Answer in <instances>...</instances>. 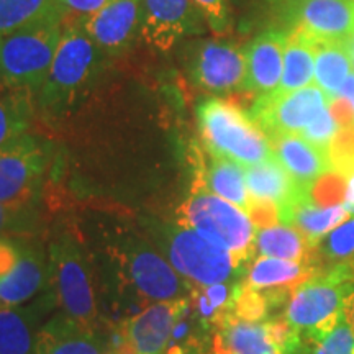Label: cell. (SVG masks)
I'll list each match as a JSON object with an SVG mask.
<instances>
[{
  "label": "cell",
  "instance_id": "1",
  "mask_svg": "<svg viewBox=\"0 0 354 354\" xmlns=\"http://www.w3.org/2000/svg\"><path fill=\"white\" fill-rule=\"evenodd\" d=\"M353 282L354 259L320 269L292 292L282 318L302 339L328 333L343 320Z\"/></svg>",
  "mask_w": 354,
  "mask_h": 354
},
{
  "label": "cell",
  "instance_id": "2",
  "mask_svg": "<svg viewBox=\"0 0 354 354\" xmlns=\"http://www.w3.org/2000/svg\"><path fill=\"white\" fill-rule=\"evenodd\" d=\"M197 120L203 149L214 156L227 158L243 167L272 158L268 136L236 104L218 97L203 100L197 107Z\"/></svg>",
  "mask_w": 354,
  "mask_h": 354
},
{
  "label": "cell",
  "instance_id": "3",
  "mask_svg": "<svg viewBox=\"0 0 354 354\" xmlns=\"http://www.w3.org/2000/svg\"><path fill=\"white\" fill-rule=\"evenodd\" d=\"M177 223L197 230L203 236L227 248L241 263L254 258L256 227L250 215L234 203L212 194L194 179L189 197L177 209Z\"/></svg>",
  "mask_w": 354,
  "mask_h": 354
},
{
  "label": "cell",
  "instance_id": "4",
  "mask_svg": "<svg viewBox=\"0 0 354 354\" xmlns=\"http://www.w3.org/2000/svg\"><path fill=\"white\" fill-rule=\"evenodd\" d=\"M162 238L167 261L194 286H214L243 277L246 264L197 230L176 223L165 230Z\"/></svg>",
  "mask_w": 354,
  "mask_h": 354
},
{
  "label": "cell",
  "instance_id": "5",
  "mask_svg": "<svg viewBox=\"0 0 354 354\" xmlns=\"http://www.w3.org/2000/svg\"><path fill=\"white\" fill-rule=\"evenodd\" d=\"M61 25L0 35V86L41 91L61 41Z\"/></svg>",
  "mask_w": 354,
  "mask_h": 354
},
{
  "label": "cell",
  "instance_id": "6",
  "mask_svg": "<svg viewBox=\"0 0 354 354\" xmlns=\"http://www.w3.org/2000/svg\"><path fill=\"white\" fill-rule=\"evenodd\" d=\"M100 51L82 25L66 26L41 87L43 107H61L84 91L99 68Z\"/></svg>",
  "mask_w": 354,
  "mask_h": 354
},
{
  "label": "cell",
  "instance_id": "7",
  "mask_svg": "<svg viewBox=\"0 0 354 354\" xmlns=\"http://www.w3.org/2000/svg\"><path fill=\"white\" fill-rule=\"evenodd\" d=\"M277 30H300L315 41H346L354 35L353 0H268Z\"/></svg>",
  "mask_w": 354,
  "mask_h": 354
},
{
  "label": "cell",
  "instance_id": "8",
  "mask_svg": "<svg viewBox=\"0 0 354 354\" xmlns=\"http://www.w3.org/2000/svg\"><path fill=\"white\" fill-rule=\"evenodd\" d=\"M50 272L66 315L92 326L97 307L91 268L84 250L73 238H57L51 245Z\"/></svg>",
  "mask_w": 354,
  "mask_h": 354
},
{
  "label": "cell",
  "instance_id": "9",
  "mask_svg": "<svg viewBox=\"0 0 354 354\" xmlns=\"http://www.w3.org/2000/svg\"><path fill=\"white\" fill-rule=\"evenodd\" d=\"M214 354H302V338L282 317L248 322L228 315L214 331Z\"/></svg>",
  "mask_w": 354,
  "mask_h": 354
},
{
  "label": "cell",
  "instance_id": "10",
  "mask_svg": "<svg viewBox=\"0 0 354 354\" xmlns=\"http://www.w3.org/2000/svg\"><path fill=\"white\" fill-rule=\"evenodd\" d=\"M330 102L331 99L320 87L307 86L286 94L272 92L256 97L250 115L268 140L277 135H302Z\"/></svg>",
  "mask_w": 354,
  "mask_h": 354
},
{
  "label": "cell",
  "instance_id": "11",
  "mask_svg": "<svg viewBox=\"0 0 354 354\" xmlns=\"http://www.w3.org/2000/svg\"><path fill=\"white\" fill-rule=\"evenodd\" d=\"M120 259L125 266L127 279L141 297L166 302L187 299L190 287L169 261L143 241H135L122 248Z\"/></svg>",
  "mask_w": 354,
  "mask_h": 354
},
{
  "label": "cell",
  "instance_id": "12",
  "mask_svg": "<svg viewBox=\"0 0 354 354\" xmlns=\"http://www.w3.org/2000/svg\"><path fill=\"white\" fill-rule=\"evenodd\" d=\"M44 171V154L35 138L20 135L0 148V205L24 210Z\"/></svg>",
  "mask_w": 354,
  "mask_h": 354
},
{
  "label": "cell",
  "instance_id": "13",
  "mask_svg": "<svg viewBox=\"0 0 354 354\" xmlns=\"http://www.w3.org/2000/svg\"><path fill=\"white\" fill-rule=\"evenodd\" d=\"M203 15L194 0H141V37L169 51L185 35L203 32Z\"/></svg>",
  "mask_w": 354,
  "mask_h": 354
},
{
  "label": "cell",
  "instance_id": "14",
  "mask_svg": "<svg viewBox=\"0 0 354 354\" xmlns=\"http://www.w3.org/2000/svg\"><path fill=\"white\" fill-rule=\"evenodd\" d=\"M190 79L203 91L230 94L245 91L246 56L236 44L203 41L190 59Z\"/></svg>",
  "mask_w": 354,
  "mask_h": 354
},
{
  "label": "cell",
  "instance_id": "15",
  "mask_svg": "<svg viewBox=\"0 0 354 354\" xmlns=\"http://www.w3.org/2000/svg\"><path fill=\"white\" fill-rule=\"evenodd\" d=\"M189 308V297L166 300L149 305L130 318L125 325V338L131 354H166L177 322Z\"/></svg>",
  "mask_w": 354,
  "mask_h": 354
},
{
  "label": "cell",
  "instance_id": "16",
  "mask_svg": "<svg viewBox=\"0 0 354 354\" xmlns=\"http://www.w3.org/2000/svg\"><path fill=\"white\" fill-rule=\"evenodd\" d=\"M81 24L102 51H125L141 25V0H110Z\"/></svg>",
  "mask_w": 354,
  "mask_h": 354
},
{
  "label": "cell",
  "instance_id": "17",
  "mask_svg": "<svg viewBox=\"0 0 354 354\" xmlns=\"http://www.w3.org/2000/svg\"><path fill=\"white\" fill-rule=\"evenodd\" d=\"M286 33L271 28L258 35L246 46V79L245 92L256 97L277 91L284 69Z\"/></svg>",
  "mask_w": 354,
  "mask_h": 354
},
{
  "label": "cell",
  "instance_id": "18",
  "mask_svg": "<svg viewBox=\"0 0 354 354\" xmlns=\"http://www.w3.org/2000/svg\"><path fill=\"white\" fill-rule=\"evenodd\" d=\"M245 179L251 197L276 203L281 223H287L292 209L299 202L305 198L308 201V192L292 179L274 156L259 165L245 167Z\"/></svg>",
  "mask_w": 354,
  "mask_h": 354
},
{
  "label": "cell",
  "instance_id": "19",
  "mask_svg": "<svg viewBox=\"0 0 354 354\" xmlns=\"http://www.w3.org/2000/svg\"><path fill=\"white\" fill-rule=\"evenodd\" d=\"M323 269L315 263H295V261L256 256L246 264L241 284L258 292L290 297L300 284L308 281Z\"/></svg>",
  "mask_w": 354,
  "mask_h": 354
},
{
  "label": "cell",
  "instance_id": "20",
  "mask_svg": "<svg viewBox=\"0 0 354 354\" xmlns=\"http://www.w3.org/2000/svg\"><path fill=\"white\" fill-rule=\"evenodd\" d=\"M50 276V263L44 251L33 246H20L15 266L0 277V307H19L37 297L46 289Z\"/></svg>",
  "mask_w": 354,
  "mask_h": 354
},
{
  "label": "cell",
  "instance_id": "21",
  "mask_svg": "<svg viewBox=\"0 0 354 354\" xmlns=\"http://www.w3.org/2000/svg\"><path fill=\"white\" fill-rule=\"evenodd\" d=\"M269 145L272 156L305 192H308L318 177L331 171L328 151L312 145L304 136L277 135L269 138Z\"/></svg>",
  "mask_w": 354,
  "mask_h": 354
},
{
  "label": "cell",
  "instance_id": "22",
  "mask_svg": "<svg viewBox=\"0 0 354 354\" xmlns=\"http://www.w3.org/2000/svg\"><path fill=\"white\" fill-rule=\"evenodd\" d=\"M194 179L205 185L212 194L248 210L251 202L245 179V167L227 158L214 156L205 149L194 151Z\"/></svg>",
  "mask_w": 354,
  "mask_h": 354
},
{
  "label": "cell",
  "instance_id": "23",
  "mask_svg": "<svg viewBox=\"0 0 354 354\" xmlns=\"http://www.w3.org/2000/svg\"><path fill=\"white\" fill-rule=\"evenodd\" d=\"M37 354H104V344L92 326L63 313L38 330Z\"/></svg>",
  "mask_w": 354,
  "mask_h": 354
},
{
  "label": "cell",
  "instance_id": "24",
  "mask_svg": "<svg viewBox=\"0 0 354 354\" xmlns=\"http://www.w3.org/2000/svg\"><path fill=\"white\" fill-rule=\"evenodd\" d=\"M44 300L30 307H0V354H37V323Z\"/></svg>",
  "mask_w": 354,
  "mask_h": 354
},
{
  "label": "cell",
  "instance_id": "25",
  "mask_svg": "<svg viewBox=\"0 0 354 354\" xmlns=\"http://www.w3.org/2000/svg\"><path fill=\"white\" fill-rule=\"evenodd\" d=\"M253 250L254 256L320 264L317 259V246H313L297 228L286 223L256 228Z\"/></svg>",
  "mask_w": 354,
  "mask_h": 354
},
{
  "label": "cell",
  "instance_id": "26",
  "mask_svg": "<svg viewBox=\"0 0 354 354\" xmlns=\"http://www.w3.org/2000/svg\"><path fill=\"white\" fill-rule=\"evenodd\" d=\"M63 0H0V35L41 25H63Z\"/></svg>",
  "mask_w": 354,
  "mask_h": 354
},
{
  "label": "cell",
  "instance_id": "27",
  "mask_svg": "<svg viewBox=\"0 0 354 354\" xmlns=\"http://www.w3.org/2000/svg\"><path fill=\"white\" fill-rule=\"evenodd\" d=\"M317 43L300 30L286 32L284 48V69L282 79L279 84V94L294 92L312 84L313 73H315V56Z\"/></svg>",
  "mask_w": 354,
  "mask_h": 354
},
{
  "label": "cell",
  "instance_id": "28",
  "mask_svg": "<svg viewBox=\"0 0 354 354\" xmlns=\"http://www.w3.org/2000/svg\"><path fill=\"white\" fill-rule=\"evenodd\" d=\"M349 216H351V214L343 203L333 207H318L305 198L292 209L286 225L297 228L313 246H318V243L331 230H335L343 221H346Z\"/></svg>",
  "mask_w": 354,
  "mask_h": 354
},
{
  "label": "cell",
  "instance_id": "29",
  "mask_svg": "<svg viewBox=\"0 0 354 354\" xmlns=\"http://www.w3.org/2000/svg\"><path fill=\"white\" fill-rule=\"evenodd\" d=\"M351 56L344 41H318L315 56V77L317 86L330 97L331 100L339 95V88L346 81L351 71Z\"/></svg>",
  "mask_w": 354,
  "mask_h": 354
},
{
  "label": "cell",
  "instance_id": "30",
  "mask_svg": "<svg viewBox=\"0 0 354 354\" xmlns=\"http://www.w3.org/2000/svg\"><path fill=\"white\" fill-rule=\"evenodd\" d=\"M21 88L0 86V148L24 135L26 127V100Z\"/></svg>",
  "mask_w": 354,
  "mask_h": 354
},
{
  "label": "cell",
  "instance_id": "31",
  "mask_svg": "<svg viewBox=\"0 0 354 354\" xmlns=\"http://www.w3.org/2000/svg\"><path fill=\"white\" fill-rule=\"evenodd\" d=\"M322 268L343 264L354 259V215L326 234L317 246Z\"/></svg>",
  "mask_w": 354,
  "mask_h": 354
},
{
  "label": "cell",
  "instance_id": "32",
  "mask_svg": "<svg viewBox=\"0 0 354 354\" xmlns=\"http://www.w3.org/2000/svg\"><path fill=\"white\" fill-rule=\"evenodd\" d=\"M302 354H354V331L343 318L328 333L302 339Z\"/></svg>",
  "mask_w": 354,
  "mask_h": 354
},
{
  "label": "cell",
  "instance_id": "33",
  "mask_svg": "<svg viewBox=\"0 0 354 354\" xmlns=\"http://www.w3.org/2000/svg\"><path fill=\"white\" fill-rule=\"evenodd\" d=\"M344 197H346V177L338 171L325 172L308 190V202L318 207L342 205Z\"/></svg>",
  "mask_w": 354,
  "mask_h": 354
},
{
  "label": "cell",
  "instance_id": "34",
  "mask_svg": "<svg viewBox=\"0 0 354 354\" xmlns=\"http://www.w3.org/2000/svg\"><path fill=\"white\" fill-rule=\"evenodd\" d=\"M331 171H344L354 162V125L339 128L328 146Z\"/></svg>",
  "mask_w": 354,
  "mask_h": 354
},
{
  "label": "cell",
  "instance_id": "35",
  "mask_svg": "<svg viewBox=\"0 0 354 354\" xmlns=\"http://www.w3.org/2000/svg\"><path fill=\"white\" fill-rule=\"evenodd\" d=\"M338 130H339L338 123L335 122V118L331 117L328 107H326L323 109L315 118H313V122L305 128L300 136H304L305 140L310 141L312 145L318 146V148L326 149V151H328L331 140L335 138V135L338 133Z\"/></svg>",
  "mask_w": 354,
  "mask_h": 354
},
{
  "label": "cell",
  "instance_id": "36",
  "mask_svg": "<svg viewBox=\"0 0 354 354\" xmlns=\"http://www.w3.org/2000/svg\"><path fill=\"white\" fill-rule=\"evenodd\" d=\"M209 28L215 35L230 32V10L227 0H194Z\"/></svg>",
  "mask_w": 354,
  "mask_h": 354
},
{
  "label": "cell",
  "instance_id": "37",
  "mask_svg": "<svg viewBox=\"0 0 354 354\" xmlns=\"http://www.w3.org/2000/svg\"><path fill=\"white\" fill-rule=\"evenodd\" d=\"M246 214L250 215V218L256 228H268L272 227V225L281 223L277 205L269 201H261V198L251 197Z\"/></svg>",
  "mask_w": 354,
  "mask_h": 354
},
{
  "label": "cell",
  "instance_id": "38",
  "mask_svg": "<svg viewBox=\"0 0 354 354\" xmlns=\"http://www.w3.org/2000/svg\"><path fill=\"white\" fill-rule=\"evenodd\" d=\"M328 110L339 128L354 125V107L351 100H348L346 97H335V99L330 102Z\"/></svg>",
  "mask_w": 354,
  "mask_h": 354
},
{
  "label": "cell",
  "instance_id": "39",
  "mask_svg": "<svg viewBox=\"0 0 354 354\" xmlns=\"http://www.w3.org/2000/svg\"><path fill=\"white\" fill-rule=\"evenodd\" d=\"M20 254V246L8 240V238L0 236V277H3L15 266Z\"/></svg>",
  "mask_w": 354,
  "mask_h": 354
},
{
  "label": "cell",
  "instance_id": "40",
  "mask_svg": "<svg viewBox=\"0 0 354 354\" xmlns=\"http://www.w3.org/2000/svg\"><path fill=\"white\" fill-rule=\"evenodd\" d=\"M20 212L21 210H12L6 205H0V236L3 233H12L21 228Z\"/></svg>",
  "mask_w": 354,
  "mask_h": 354
},
{
  "label": "cell",
  "instance_id": "41",
  "mask_svg": "<svg viewBox=\"0 0 354 354\" xmlns=\"http://www.w3.org/2000/svg\"><path fill=\"white\" fill-rule=\"evenodd\" d=\"M346 177V197H344L343 205L349 210V214L354 215V162L344 171Z\"/></svg>",
  "mask_w": 354,
  "mask_h": 354
},
{
  "label": "cell",
  "instance_id": "42",
  "mask_svg": "<svg viewBox=\"0 0 354 354\" xmlns=\"http://www.w3.org/2000/svg\"><path fill=\"white\" fill-rule=\"evenodd\" d=\"M343 318H344V322L351 326V330L354 331V282H353L351 290H349V294L346 297V302H344Z\"/></svg>",
  "mask_w": 354,
  "mask_h": 354
},
{
  "label": "cell",
  "instance_id": "43",
  "mask_svg": "<svg viewBox=\"0 0 354 354\" xmlns=\"http://www.w3.org/2000/svg\"><path fill=\"white\" fill-rule=\"evenodd\" d=\"M339 95L346 97L348 100H351V104L354 107V73H351L346 77V81H344L342 88H339Z\"/></svg>",
  "mask_w": 354,
  "mask_h": 354
},
{
  "label": "cell",
  "instance_id": "44",
  "mask_svg": "<svg viewBox=\"0 0 354 354\" xmlns=\"http://www.w3.org/2000/svg\"><path fill=\"white\" fill-rule=\"evenodd\" d=\"M166 354H201L192 344H176L171 349H167Z\"/></svg>",
  "mask_w": 354,
  "mask_h": 354
},
{
  "label": "cell",
  "instance_id": "45",
  "mask_svg": "<svg viewBox=\"0 0 354 354\" xmlns=\"http://www.w3.org/2000/svg\"><path fill=\"white\" fill-rule=\"evenodd\" d=\"M344 43H346V48H348V51H349V56H351V63H353V66H354V35H353V37H349Z\"/></svg>",
  "mask_w": 354,
  "mask_h": 354
}]
</instances>
